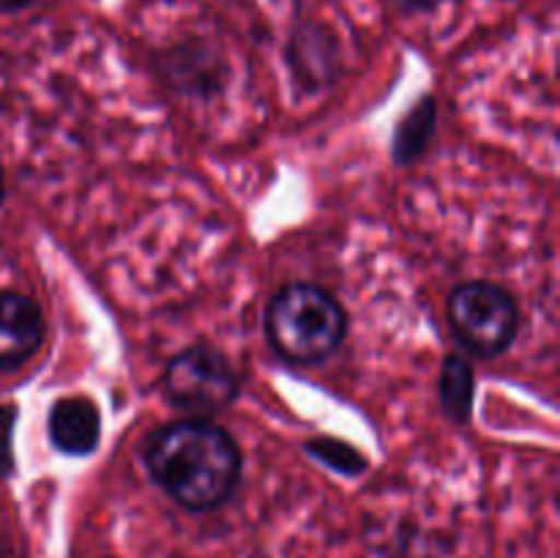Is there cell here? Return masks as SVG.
<instances>
[{
  "label": "cell",
  "instance_id": "obj_1",
  "mask_svg": "<svg viewBox=\"0 0 560 558\" xmlns=\"http://www.w3.org/2000/svg\"><path fill=\"white\" fill-rule=\"evenodd\" d=\"M151 479L186 512H211L235 492L241 452L222 427L180 419L159 427L142 446Z\"/></svg>",
  "mask_w": 560,
  "mask_h": 558
},
{
  "label": "cell",
  "instance_id": "obj_14",
  "mask_svg": "<svg viewBox=\"0 0 560 558\" xmlns=\"http://www.w3.org/2000/svg\"><path fill=\"white\" fill-rule=\"evenodd\" d=\"M36 3L38 0H0V14H16V11H25Z\"/></svg>",
  "mask_w": 560,
  "mask_h": 558
},
{
  "label": "cell",
  "instance_id": "obj_16",
  "mask_svg": "<svg viewBox=\"0 0 560 558\" xmlns=\"http://www.w3.org/2000/svg\"><path fill=\"white\" fill-rule=\"evenodd\" d=\"M5 197V173H3V164H0V202Z\"/></svg>",
  "mask_w": 560,
  "mask_h": 558
},
{
  "label": "cell",
  "instance_id": "obj_5",
  "mask_svg": "<svg viewBox=\"0 0 560 558\" xmlns=\"http://www.w3.org/2000/svg\"><path fill=\"white\" fill-rule=\"evenodd\" d=\"M42 306L25 293L0 290V370L25 364L44 342Z\"/></svg>",
  "mask_w": 560,
  "mask_h": 558
},
{
  "label": "cell",
  "instance_id": "obj_11",
  "mask_svg": "<svg viewBox=\"0 0 560 558\" xmlns=\"http://www.w3.org/2000/svg\"><path fill=\"white\" fill-rule=\"evenodd\" d=\"M306 452L345 476H355L366 468V460L353 446H348L342 441H334V438H315V441L306 443Z\"/></svg>",
  "mask_w": 560,
  "mask_h": 558
},
{
  "label": "cell",
  "instance_id": "obj_13",
  "mask_svg": "<svg viewBox=\"0 0 560 558\" xmlns=\"http://www.w3.org/2000/svg\"><path fill=\"white\" fill-rule=\"evenodd\" d=\"M388 3L402 14H427V11H435L443 0H388Z\"/></svg>",
  "mask_w": 560,
  "mask_h": 558
},
{
  "label": "cell",
  "instance_id": "obj_10",
  "mask_svg": "<svg viewBox=\"0 0 560 558\" xmlns=\"http://www.w3.org/2000/svg\"><path fill=\"white\" fill-rule=\"evenodd\" d=\"M432 126H435V102L432 98H421L397 126V135H394V159L399 164H410L413 159H419L424 153L427 140L432 135Z\"/></svg>",
  "mask_w": 560,
  "mask_h": 558
},
{
  "label": "cell",
  "instance_id": "obj_8",
  "mask_svg": "<svg viewBox=\"0 0 560 558\" xmlns=\"http://www.w3.org/2000/svg\"><path fill=\"white\" fill-rule=\"evenodd\" d=\"M290 66L295 69V77L315 88L331 80L337 69V44L331 33L320 25H301L290 44Z\"/></svg>",
  "mask_w": 560,
  "mask_h": 558
},
{
  "label": "cell",
  "instance_id": "obj_9",
  "mask_svg": "<svg viewBox=\"0 0 560 558\" xmlns=\"http://www.w3.org/2000/svg\"><path fill=\"white\" fill-rule=\"evenodd\" d=\"M476 397V377L474 367L463 356H448L443 361L441 372V405L446 416L457 425H465L470 419Z\"/></svg>",
  "mask_w": 560,
  "mask_h": 558
},
{
  "label": "cell",
  "instance_id": "obj_6",
  "mask_svg": "<svg viewBox=\"0 0 560 558\" xmlns=\"http://www.w3.org/2000/svg\"><path fill=\"white\" fill-rule=\"evenodd\" d=\"M47 432L49 443L60 454L85 457L98 446V438H102V416H98L96 403L85 394L60 397L49 408Z\"/></svg>",
  "mask_w": 560,
  "mask_h": 558
},
{
  "label": "cell",
  "instance_id": "obj_12",
  "mask_svg": "<svg viewBox=\"0 0 560 558\" xmlns=\"http://www.w3.org/2000/svg\"><path fill=\"white\" fill-rule=\"evenodd\" d=\"M16 405H0V479L11 476L14 470V452H11V438H14Z\"/></svg>",
  "mask_w": 560,
  "mask_h": 558
},
{
  "label": "cell",
  "instance_id": "obj_7",
  "mask_svg": "<svg viewBox=\"0 0 560 558\" xmlns=\"http://www.w3.org/2000/svg\"><path fill=\"white\" fill-rule=\"evenodd\" d=\"M164 66V80L178 91H208L217 85L219 74H222V60L211 53V47L202 42H186L180 47L167 49L162 60Z\"/></svg>",
  "mask_w": 560,
  "mask_h": 558
},
{
  "label": "cell",
  "instance_id": "obj_2",
  "mask_svg": "<svg viewBox=\"0 0 560 558\" xmlns=\"http://www.w3.org/2000/svg\"><path fill=\"white\" fill-rule=\"evenodd\" d=\"M271 348L293 364H320L337 353L348 334V315L328 290L317 284H284L266 310Z\"/></svg>",
  "mask_w": 560,
  "mask_h": 558
},
{
  "label": "cell",
  "instance_id": "obj_3",
  "mask_svg": "<svg viewBox=\"0 0 560 558\" xmlns=\"http://www.w3.org/2000/svg\"><path fill=\"white\" fill-rule=\"evenodd\" d=\"M448 326L468 353L492 359L517 337L520 306L501 284L463 282L448 295Z\"/></svg>",
  "mask_w": 560,
  "mask_h": 558
},
{
  "label": "cell",
  "instance_id": "obj_4",
  "mask_svg": "<svg viewBox=\"0 0 560 558\" xmlns=\"http://www.w3.org/2000/svg\"><path fill=\"white\" fill-rule=\"evenodd\" d=\"M164 394L175 408L195 416L222 414L238 397V377L213 345H191L164 367Z\"/></svg>",
  "mask_w": 560,
  "mask_h": 558
},
{
  "label": "cell",
  "instance_id": "obj_15",
  "mask_svg": "<svg viewBox=\"0 0 560 558\" xmlns=\"http://www.w3.org/2000/svg\"><path fill=\"white\" fill-rule=\"evenodd\" d=\"M0 558H22V556H20V553H16L11 545H5V542H0Z\"/></svg>",
  "mask_w": 560,
  "mask_h": 558
}]
</instances>
